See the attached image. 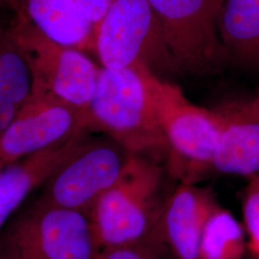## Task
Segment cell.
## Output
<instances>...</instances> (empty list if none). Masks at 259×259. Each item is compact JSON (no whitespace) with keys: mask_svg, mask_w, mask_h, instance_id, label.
<instances>
[{"mask_svg":"<svg viewBox=\"0 0 259 259\" xmlns=\"http://www.w3.org/2000/svg\"><path fill=\"white\" fill-rule=\"evenodd\" d=\"M0 7L14 12L15 15L20 11L19 0H0Z\"/></svg>","mask_w":259,"mask_h":259,"instance_id":"cell-20","label":"cell"},{"mask_svg":"<svg viewBox=\"0 0 259 259\" xmlns=\"http://www.w3.org/2000/svg\"><path fill=\"white\" fill-rule=\"evenodd\" d=\"M7 166L6 165V163L4 162V160H3V158L1 157V156H0V173L5 169V167Z\"/></svg>","mask_w":259,"mask_h":259,"instance_id":"cell-22","label":"cell"},{"mask_svg":"<svg viewBox=\"0 0 259 259\" xmlns=\"http://www.w3.org/2000/svg\"><path fill=\"white\" fill-rule=\"evenodd\" d=\"M84 15L97 28L113 0H76Z\"/></svg>","mask_w":259,"mask_h":259,"instance_id":"cell-19","label":"cell"},{"mask_svg":"<svg viewBox=\"0 0 259 259\" xmlns=\"http://www.w3.org/2000/svg\"><path fill=\"white\" fill-rule=\"evenodd\" d=\"M89 131L5 167L0 173V232L29 194L51 176Z\"/></svg>","mask_w":259,"mask_h":259,"instance_id":"cell-13","label":"cell"},{"mask_svg":"<svg viewBox=\"0 0 259 259\" xmlns=\"http://www.w3.org/2000/svg\"><path fill=\"white\" fill-rule=\"evenodd\" d=\"M179 73L213 74L230 60L219 35L225 0H147Z\"/></svg>","mask_w":259,"mask_h":259,"instance_id":"cell-7","label":"cell"},{"mask_svg":"<svg viewBox=\"0 0 259 259\" xmlns=\"http://www.w3.org/2000/svg\"><path fill=\"white\" fill-rule=\"evenodd\" d=\"M142 65L119 69L101 66L88 108L91 127L119 143L132 155L166 153V142Z\"/></svg>","mask_w":259,"mask_h":259,"instance_id":"cell-1","label":"cell"},{"mask_svg":"<svg viewBox=\"0 0 259 259\" xmlns=\"http://www.w3.org/2000/svg\"><path fill=\"white\" fill-rule=\"evenodd\" d=\"M169 252L158 229L144 240L102 250L97 259H167Z\"/></svg>","mask_w":259,"mask_h":259,"instance_id":"cell-17","label":"cell"},{"mask_svg":"<svg viewBox=\"0 0 259 259\" xmlns=\"http://www.w3.org/2000/svg\"><path fill=\"white\" fill-rule=\"evenodd\" d=\"M166 142L168 168L182 185H194L209 170L221 132L216 110L190 102L182 90L142 65Z\"/></svg>","mask_w":259,"mask_h":259,"instance_id":"cell-2","label":"cell"},{"mask_svg":"<svg viewBox=\"0 0 259 259\" xmlns=\"http://www.w3.org/2000/svg\"><path fill=\"white\" fill-rule=\"evenodd\" d=\"M7 31L25 57L33 76V93L88 111L101 66L82 51L62 47L44 36L22 14Z\"/></svg>","mask_w":259,"mask_h":259,"instance_id":"cell-5","label":"cell"},{"mask_svg":"<svg viewBox=\"0 0 259 259\" xmlns=\"http://www.w3.org/2000/svg\"><path fill=\"white\" fill-rule=\"evenodd\" d=\"M219 206L208 189L181 185L162 205L158 229L175 259H200L204 226Z\"/></svg>","mask_w":259,"mask_h":259,"instance_id":"cell-10","label":"cell"},{"mask_svg":"<svg viewBox=\"0 0 259 259\" xmlns=\"http://www.w3.org/2000/svg\"><path fill=\"white\" fill-rule=\"evenodd\" d=\"M33 93V76L22 52L7 28L0 44V99L19 110Z\"/></svg>","mask_w":259,"mask_h":259,"instance_id":"cell-15","label":"cell"},{"mask_svg":"<svg viewBox=\"0 0 259 259\" xmlns=\"http://www.w3.org/2000/svg\"><path fill=\"white\" fill-rule=\"evenodd\" d=\"M99 253L88 213L39 199L0 232V259H97Z\"/></svg>","mask_w":259,"mask_h":259,"instance_id":"cell-4","label":"cell"},{"mask_svg":"<svg viewBox=\"0 0 259 259\" xmlns=\"http://www.w3.org/2000/svg\"><path fill=\"white\" fill-rule=\"evenodd\" d=\"M218 27L230 60L259 69V0H225Z\"/></svg>","mask_w":259,"mask_h":259,"instance_id":"cell-14","label":"cell"},{"mask_svg":"<svg viewBox=\"0 0 259 259\" xmlns=\"http://www.w3.org/2000/svg\"><path fill=\"white\" fill-rule=\"evenodd\" d=\"M161 169L133 155L120 179L88 212L100 251L144 240L158 231Z\"/></svg>","mask_w":259,"mask_h":259,"instance_id":"cell-3","label":"cell"},{"mask_svg":"<svg viewBox=\"0 0 259 259\" xmlns=\"http://www.w3.org/2000/svg\"><path fill=\"white\" fill-rule=\"evenodd\" d=\"M221 132L213 170L241 176L259 173V99L218 107Z\"/></svg>","mask_w":259,"mask_h":259,"instance_id":"cell-11","label":"cell"},{"mask_svg":"<svg viewBox=\"0 0 259 259\" xmlns=\"http://www.w3.org/2000/svg\"><path fill=\"white\" fill-rule=\"evenodd\" d=\"M6 28H7V26H5V24L3 23V20L1 19V16H0V44H1L2 37H3L4 34H5Z\"/></svg>","mask_w":259,"mask_h":259,"instance_id":"cell-21","label":"cell"},{"mask_svg":"<svg viewBox=\"0 0 259 259\" xmlns=\"http://www.w3.org/2000/svg\"><path fill=\"white\" fill-rule=\"evenodd\" d=\"M243 214L251 248L259 253V175L249 179L244 197Z\"/></svg>","mask_w":259,"mask_h":259,"instance_id":"cell-18","label":"cell"},{"mask_svg":"<svg viewBox=\"0 0 259 259\" xmlns=\"http://www.w3.org/2000/svg\"><path fill=\"white\" fill-rule=\"evenodd\" d=\"M89 132L45 183L39 200L47 204L89 212L129 164L132 154L105 136Z\"/></svg>","mask_w":259,"mask_h":259,"instance_id":"cell-8","label":"cell"},{"mask_svg":"<svg viewBox=\"0 0 259 259\" xmlns=\"http://www.w3.org/2000/svg\"><path fill=\"white\" fill-rule=\"evenodd\" d=\"M95 54L106 68L143 64L155 74L178 73L160 22L147 0L112 1L96 28Z\"/></svg>","mask_w":259,"mask_h":259,"instance_id":"cell-6","label":"cell"},{"mask_svg":"<svg viewBox=\"0 0 259 259\" xmlns=\"http://www.w3.org/2000/svg\"><path fill=\"white\" fill-rule=\"evenodd\" d=\"M92 131L88 111L32 94L15 120L0 135V156L8 166Z\"/></svg>","mask_w":259,"mask_h":259,"instance_id":"cell-9","label":"cell"},{"mask_svg":"<svg viewBox=\"0 0 259 259\" xmlns=\"http://www.w3.org/2000/svg\"><path fill=\"white\" fill-rule=\"evenodd\" d=\"M242 251V228L232 213L219 205L204 226L200 259H238Z\"/></svg>","mask_w":259,"mask_h":259,"instance_id":"cell-16","label":"cell"},{"mask_svg":"<svg viewBox=\"0 0 259 259\" xmlns=\"http://www.w3.org/2000/svg\"><path fill=\"white\" fill-rule=\"evenodd\" d=\"M19 13L50 40L95 53L96 26L76 0H19Z\"/></svg>","mask_w":259,"mask_h":259,"instance_id":"cell-12","label":"cell"}]
</instances>
